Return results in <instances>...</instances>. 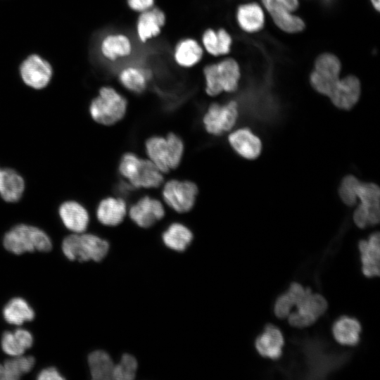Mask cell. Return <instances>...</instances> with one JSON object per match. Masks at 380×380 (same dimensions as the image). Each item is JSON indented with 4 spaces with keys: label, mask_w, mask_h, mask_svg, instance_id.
Returning <instances> with one entry per match:
<instances>
[{
    "label": "cell",
    "mask_w": 380,
    "mask_h": 380,
    "mask_svg": "<svg viewBox=\"0 0 380 380\" xmlns=\"http://www.w3.org/2000/svg\"><path fill=\"white\" fill-rule=\"evenodd\" d=\"M203 75L206 94L215 96L222 92H234L238 89L241 70L234 58H226L205 65Z\"/></svg>",
    "instance_id": "6da1fadb"
},
{
    "label": "cell",
    "mask_w": 380,
    "mask_h": 380,
    "mask_svg": "<svg viewBox=\"0 0 380 380\" xmlns=\"http://www.w3.org/2000/svg\"><path fill=\"white\" fill-rule=\"evenodd\" d=\"M119 172L133 189L158 187L163 181L162 172L149 160L127 153L120 161Z\"/></svg>",
    "instance_id": "7a4b0ae2"
},
{
    "label": "cell",
    "mask_w": 380,
    "mask_h": 380,
    "mask_svg": "<svg viewBox=\"0 0 380 380\" xmlns=\"http://www.w3.org/2000/svg\"><path fill=\"white\" fill-rule=\"evenodd\" d=\"M150 160L162 172H167L176 168L182 160L184 144L174 133L167 137L153 136L145 144Z\"/></svg>",
    "instance_id": "3957f363"
},
{
    "label": "cell",
    "mask_w": 380,
    "mask_h": 380,
    "mask_svg": "<svg viewBox=\"0 0 380 380\" xmlns=\"http://www.w3.org/2000/svg\"><path fill=\"white\" fill-rule=\"evenodd\" d=\"M5 248L17 255L25 252L49 251L52 243L49 236L41 229L25 224L11 228L4 236Z\"/></svg>",
    "instance_id": "277c9868"
},
{
    "label": "cell",
    "mask_w": 380,
    "mask_h": 380,
    "mask_svg": "<svg viewBox=\"0 0 380 380\" xmlns=\"http://www.w3.org/2000/svg\"><path fill=\"white\" fill-rule=\"evenodd\" d=\"M127 101L125 97L110 86H103L99 90L89 105L91 118L96 122L111 125L120 121L125 115Z\"/></svg>",
    "instance_id": "5b68a950"
},
{
    "label": "cell",
    "mask_w": 380,
    "mask_h": 380,
    "mask_svg": "<svg viewBox=\"0 0 380 380\" xmlns=\"http://www.w3.org/2000/svg\"><path fill=\"white\" fill-rule=\"evenodd\" d=\"M62 250L70 260L99 262L107 255L109 243L93 234L73 233L63 239Z\"/></svg>",
    "instance_id": "8992f818"
},
{
    "label": "cell",
    "mask_w": 380,
    "mask_h": 380,
    "mask_svg": "<svg viewBox=\"0 0 380 380\" xmlns=\"http://www.w3.org/2000/svg\"><path fill=\"white\" fill-rule=\"evenodd\" d=\"M341 61L330 53H322L315 62L310 82L318 93L329 96L340 80Z\"/></svg>",
    "instance_id": "52a82bcc"
},
{
    "label": "cell",
    "mask_w": 380,
    "mask_h": 380,
    "mask_svg": "<svg viewBox=\"0 0 380 380\" xmlns=\"http://www.w3.org/2000/svg\"><path fill=\"white\" fill-rule=\"evenodd\" d=\"M95 46L99 58L110 63L127 59L134 50L132 39L120 31H110L101 35Z\"/></svg>",
    "instance_id": "ba28073f"
},
{
    "label": "cell",
    "mask_w": 380,
    "mask_h": 380,
    "mask_svg": "<svg viewBox=\"0 0 380 380\" xmlns=\"http://www.w3.org/2000/svg\"><path fill=\"white\" fill-rule=\"evenodd\" d=\"M239 116L238 103L229 101L225 103H213L203 118L205 130L213 135L219 136L229 131Z\"/></svg>",
    "instance_id": "9c48e42d"
},
{
    "label": "cell",
    "mask_w": 380,
    "mask_h": 380,
    "mask_svg": "<svg viewBox=\"0 0 380 380\" xmlns=\"http://www.w3.org/2000/svg\"><path fill=\"white\" fill-rule=\"evenodd\" d=\"M274 24L282 31L297 33L303 31L305 22L293 14L299 6L298 0H262Z\"/></svg>",
    "instance_id": "30bf717a"
},
{
    "label": "cell",
    "mask_w": 380,
    "mask_h": 380,
    "mask_svg": "<svg viewBox=\"0 0 380 380\" xmlns=\"http://www.w3.org/2000/svg\"><path fill=\"white\" fill-rule=\"evenodd\" d=\"M162 194L167 205L175 211L183 213L194 207L198 187L190 181L171 179L165 184Z\"/></svg>",
    "instance_id": "8fae6325"
},
{
    "label": "cell",
    "mask_w": 380,
    "mask_h": 380,
    "mask_svg": "<svg viewBox=\"0 0 380 380\" xmlns=\"http://www.w3.org/2000/svg\"><path fill=\"white\" fill-rule=\"evenodd\" d=\"M296 305L297 310L289 313L288 320L291 326L298 328L312 324L328 307L325 298L320 294L312 293L310 289Z\"/></svg>",
    "instance_id": "7c38bea8"
},
{
    "label": "cell",
    "mask_w": 380,
    "mask_h": 380,
    "mask_svg": "<svg viewBox=\"0 0 380 380\" xmlns=\"http://www.w3.org/2000/svg\"><path fill=\"white\" fill-rule=\"evenodd\" d=\"M20 74L26 85L34 89H42L49 83L53 70L47 61L39 55L32 54L20 64Z\"/></svg>",
    "instance_id": "4fadbf2b"
},
{
    "label": "cell",
    "mask_w": 380,
    "mask_h": 380,
    "mask_svg": "<svg viewBox=\"0 0 380 380\" xmlns=\"http://www.w3.org/2000/svg\"><path fill=\"white\" fill-rule=\"evenodd\" d=\"M165 22V13L155 6L139 13L135 23V34L138 41L145 44L158 37Z\"/></svg>",
    "instance_id": "5bb4252c"
},
{
    "label": "cell",
    "mask_w": 380,
    "mask_h": 380,
    "mask_svg": "<svg viewBox=\"0 0 380 380\" xmlns=\"http://www.w3.org/2000/svg\"><path fill=\"white\" fill-rule=\"evenodd\" d=\"M129 215L139 227L148 228L164 217L165 209L160 201L146 196L130 207Z\"/></svg>",
    "instance_id": "9a60e30c"
},
{
    "label": "cell",
    "mask_w": 380,
    "mask_h": 380,
    "mask_svg": "<svg viewBox=\"0 0 380 380\" xmlns=\"http://www.w3.org/2000/svg\"><path fill=\"white\" fill-rule=\"evenodd\" d=\"M360 92L361 85L358 78L348 75L339 80L329 98L337 108L349 110L357 103Z\"/></svg>",
    "instance_id": "2e32d148"
},
{
    "label": "cell",
    "mask_w": 380,
    "mask_h": 380,
    "mask_svg": "<svg viewBox=\"0 0 380 380\" xmlns=\"http://www.w3.org/2000/svg\"><path fill=\"white\" fill-rule=\"evenodd\" d=\"M117 76L120 84L125 89L132 93L140 94L147 88L152 72L143 65L132 63L122 67Z\"/></svg>",
    "instance_id": "e0dca14e"
},
{
    "label": "cell",
    "mask_w": 380,
    "mask_h": 380,
    "mask_svg": "<svg viewBox=\"0 0 380 380\" xmlns=\"http://www.w3.org/2000/svg\"><path fill=\"white\" fill-rule=\"evenodd\" d=\"M204 50L201 43L192 37L179 40L172 49V59L175 64L184 69L191 68L203 59Z\"/></svg>",
    "instance_id": "ac0fdd59"
},
{
    "label": "cell",
    "mask_w": 380,
    "mask_h": 380,
    "mask_svg": "<svg viewBox=\"0 0 380 380\" xmlns=\"http://www.w3.org/2000/svg\"><path fill=\"white\" fill-rule=\"evenodd\" d=\"M58 214L64 226L73 233H82L87 229L89 213L79 202L72 200L63 202L59 206Z\"/></svg>",
    "instance_id": "d6986e66"
},
{
    "label": "cell",
    "mask_w": 380,
    "mask_h": 380,
    "mask_svg": "<svg viewBox=\"0 0 380 380\" xmlns=\"http://www.w3.org/2000/svg\"><path fill=\"white\" fill-rule=\"evenodd\" d=\"M284 343L281 331L271 324L265 327L264 331L255 341V346L258 353L264 357L272 360L280 357Z\"/></svg>",
    "instance_id": "ffe728a7"
},
{
    "label": "cell",
    "mask_w": 380,
    "mask_h": 380,
    "mask_svg": "<svg viewBox=\"0 0 380 380\" xmlns=\"http://www.w3.org/2000/svg\"><path fill=\"white\" fill-rule=\"evenodd\" d=\"M361 254L362 271L367 277L379 275L380 245L379 233L372 234L368 240H361L358 243Z\"/></svg>",
    "instance_id": "44dd1931"
},
{
    "label": "cell",
    "mask_w": 380,
    "mask_h": 380,
    "mask_svg": "<svg viewBox=\"0 0 380 380\" xmlns=\"http://www.w3.org/2000/svg\"><path fill=\"white\" fill-rule=\"evenodd\" d=\"M232 42V37L226 29L210 27L203 32L200 43L205 52L211 56L218 57L230 52Z\"/></svg>",
    "instance_id": "7402d4cb"
},
{
    "label": "cell",
    "mask_w": 380,
    "mask_h": 380,
    "mask_svg": "<svg viewBox=\"0 0 380 380\" xmlns=\"http://www.w3.org/2000/svg\"><path fill=\"white\" fill-rule=\"evenodd\" d=\"M233 149L244 158H256L261 152L260 139L246 128L239 129L231 133L228 138Z\"/></svg>",
    "instance_id": "603a6c76"
},
{
    "label": "cell",
    "mask_w": 380,
    "mask_h": 380,
    "mask_svg": "<svg viewBox=\"0 0 380 380\" xmlns=\"http://www.w3.org/2000/svg\"><path fill=\"white\" fill-rule=\"evenodd\" d=\"M96 213L101 224L116 226L124 220L127 213V205L121 198L108 197L100 201Z\"/></svg>",
    "instance_id": "cb8c5ba5"
},
{
    "label": "cell",
    "mask_w": 380,
    "mask_h": 380,
    "mask_svg": "<svg viewBox=\"0 0 380 380\" xmlns=\"http://www.w3.org/2000/svg\"><path fill=\"white\" fill-rule=\"evenodd\" d=\"M236 20L244 32L253 33L262 30L265 25V14L261 6L256 3H246L238 6Z\"/></svg>",
    "instance_id": "d4e9b609"
},
{
    "label": "cell",
    "mask_w": 380,
    "mask_h": 380,
    "mask_svg": "<svg viewBox=\"0 0 380 380\" xmlns=\"http://www.w3.org/2000/svg\"><path fill=\"white\" fill-rule=\"evenodd\" d=\"M25 189V179L17 170L10 167L3 169L0 196L5 202H18L22 198Z\"/></svg>",
    "instance_id": "484cf974"
},
{
    "label": "cell",
    "mask_w": 380,
    "mask_h": 380,
    "mask_svg": "<svg viewBox=\"0 0 380 380\" xmlns=\"http://www.w3.org/2000/svg\"><path fill=\"white\" fill-rule=\"evenodd\" d=\"M362 327L355 318L342 316L332 326V334L336 341L344 346H356L360 341Z\"/></svg>",
    "instance_id": "4316f807"
},
{
    "label": "cell",
    "mask_w": 380,
    "mask_h": 380,
    "mask_svg": "<svg viewBox=\"0 0 380 380\" xmlns=\"http://www.w3.org/2000/svg\"><path fill=\"white\" fill-rule=\"evenodd\" d=\"M379 188L373 183L360 182L357 190V198L369 214V225H375L379 222Z\"/></svg>",
    "instance_id": "83f0119b"
},
{
    "label": "cell",
    "mask_w": 380,
    "mask_h": 380,
    "mask_svg": "<svg viewBox=\"0 0 380 380\" xmlns=\"http://www.w3.org/2000/svg\"><path fill=\"white\" fill-rule=\"evenodd\" d=\"M163 241L169 248L176 251H184L191 243L193 234L185 225L175 222L171 224L163 233Z\"/></svg>",
    "instance_id": "f1b7e54d"
},
{
    "label": "cell",
    "mask_w": 380,
    "mask_h": 380,
    "mask_svg": "<svg viewBox=\"0 0 380 380\" xmlns=\"http://www.w3.org/2000/svg\"><path fill=\"white\" fill-rule=\"evenodd\" d=\"M88 363L91 376L94 380L113 379L115 364L108 353L103 350H95L89 354Z\"/></svg>",
    "instance_id": "f546056e"
},
{
    "label": "cell",
    "mask_w": 380,
    "mask_h": 380,
    "mask_svg": "<svg viewBox=\"0 0 380 380\" xmlns=\"http://www.w3.org/2000/svg\"><path fill=\"white\" fill-rule=\"evenodd\" d=\"M5 320L11 324L21 325L34 317V312L26 300L14 298L8 301L3 310Z\"/></svg>",
    "instance_id": "4dcf8cb0"
},
{
    "label": "cell",
    "mask_w": 380,
    "mask_h": 380,
    "mask_svg": "<svg viewBox=\"0 0 380 380\" xmlns=\"http://www.w3.org/2000/svg\"><path fill=\"white\" fill-rule=\"evenodd\" d=\"M34 365L32 356L18 355L6 360L4 366V380H17L20 376L30 372Z\"/></svg>",
    "instance_id": "1f68e13d"
},
{
    "label": "cell",
    "mask_w": 380,
    "mask_h": 380,
    "mask_svg": "<svg viewBox=\"0 0 380 380\" xmlns=\"http://www.w3.org/2000/svg\"><path fill=\"white\" fill-rule=\"evenodd\" d=\"M138 368L136 358L130 355L124 354L120 362L114 365L113 379L132 380L135 378Z\"/></svg>",
    "instance_id": "d6a6232c"
},
{
    "label": "cell",
    "mask_w": 380,
    "mask_h": 380,
    "mask_svg": "<svg viewBox=\"0 0 380 380\" xmlns=\"http://www.w3.org/2000/svg\"><path fill=\"white\" fill-rule=\"evenodd\" d=\"M360 182L353 175L343 178L339 187V196L347 205H353L357 199V190Z\"/></svg>",
    "instance_id": "836d02e7"
},
{
    "label": "cell",
    "mask_w": 380,
    "mask_h": 380,
    "mask_svg": "<svg viewBox=\"0 0 380 380\" xmlns=\"http://www.w3.org/2000/svg\"><path fill=\"white\" fill-rule=\"evenodd\" d=\"M1 348L5 353L11 356L21 355L26 350L14 332L6 331L1 338Z\"/></svg>",
    "instance_id": "e575fe53"
},
{
    "label": "cell",
    "mask_w": 380,
    "mask_h": 380,
    "mask_svg": "<svg viewBox=\"0 0 380 380\" xmlns=\"http://www.w3.org/2000/svg\"><path fill=\"white\" fill-rule=\"evenodd\" d=\"M293 303L289 295L285 293L280 295L274 303V312L280 319L288 317Z\"/></svg>",
    "instance_id": "d590c367"
},
{
    "label": "cell",
    "mask_w": 380,
    "mask_h": 380,
    "mask_svg": "<svg viewBox=\"0 0 380 380\" xmlns=\"http://www.w3.org/2000/svg\"><path fill=\"white\" fill-rule=\"evenodd\" d=\"M128 7L134 12L141 13L155 6V0H127Z\"/></svg>",
    "instance_id": "8d00e7d4"
},
{
    "label": "cell",
    "mask_w": 380,
    "mask_h": 380,
    "mask_svg": "<svg viewBox=\"0 0 380 380\" xmlns=\"http://www.w3.org/2000/svg\"><path fill=\"white\" fill-rule=\"evenodd\" d=\"M39 380H62L64 377L55 367H48L42 369L37 376Z\"/></svg>",
    "instance_id": "74e56055"
},
{
    "label": "cell",
    "mask_w": 380,
    "mask_h": 380,
    "mask_svg": "<svg viewBox=\"0 0 380 380\" xmlns=\"http://www.w3.org/2000/svg\"><path fill=\"white\" fill-rule=\"evenodd\" d=\"M373 7L374 8L375 10H376L377 11H379V8H380V3H379V0H370Z\"/></svg>",
    "instance_id": "f35d334b"
},
{
    "label": "cell",
    "mask_w": 380,
    "mask_h": 380,
    "mask_svg": "<svg viewBox=\"0 0 380 380\" xmlns=\"http://www.w3.org/2000/svg\"><path fill=\"white\" fill-rule=\"evenodd\" d=\"M4 366L0 364V380H4Z\"/></svg>",
    "instance_id": "ab89813d"
},
{
    "label": "cell",
    "mask_w": 380,
    "mask_h": 380,
    "mask_svg": "<svg viewBox=\"0 0 380 380\" xmlns=\"http://www.w3.org/2000/svg\"><path fill=\"white\" fill-rule=\"evenodd\" d=\"M2 177H3V168L0 167V188H1V184L2 182Z\"/></svg>",
    "instance_id": "60d3db41"
},
{
    "label": "cell",
    "mask_w": 380,
    "mask_h": 380,
    "mask_svg": "<svg viewBox=\"0 0 380 380\" xmlns=\"http://www.w3.org/2000/svg\"><path fill=\"white\" fill-rule=\"evenodd\" d=\"M326 2H330L331 0H324Z\"/></svg>",
    "instance_id": "b9f144b4"
}]
</instances>
